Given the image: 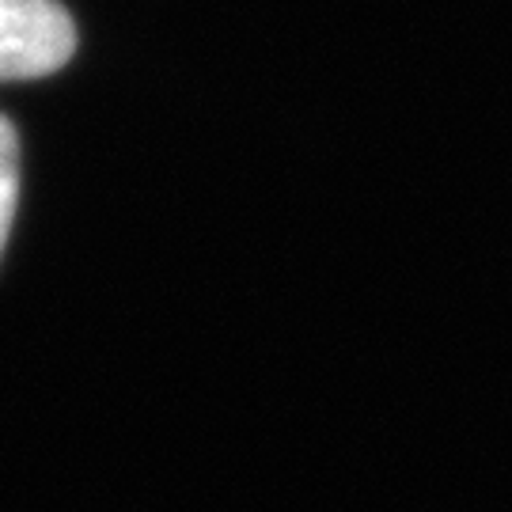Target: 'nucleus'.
Instances as JSON below:
<instances>
[{
  "label": "nucleus",
  "mask_w": 512,
  "mask_h": 512,
  "mask_svg": "<svg viewBox=\"0 0 512 512\" xmlns=\"http://www.w3.org/2000/svg\"><path fill=\"white\" fill-rule=\"evenodd\" d=\"M73 50L76 23L61 0H0V84L42 80Z\"/></svg>",
  "instance_id": "1"
},
{
  "label": "nucleus",
  "mask_w": 512,
  "mask_h": 512,
  "mask_svg": "<svg viewBox=\"0 0 512 512\" xmlns=\"http://www.w3.org/2000/svg\"><path fill=\"white\" fill-rule=\"evenodd\" d=\"M19 205V137L12 122L0 114V255L12 236V220Z\"/></svg>",
  "instance_id": "2"
}]
</instances>
